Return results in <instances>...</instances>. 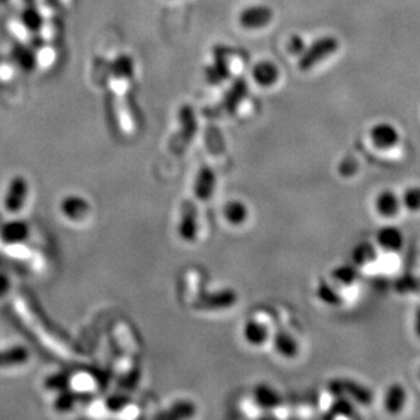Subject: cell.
<instances>
[{
	"label": "cell",
	"mask_w": 420,
	"mask_h": 420,
	"mask_svg": "<svg viewBox=\"0 0 420 420\" xmlns=\"http://www.w3.org/2000/svg\"><path fill=\"white\" fill-rule=\"evenodd\" d=\"M340 44L336 37L324 36L317 39L313 44L305 48V51L299 55L298 68L302 71H309L315 65L322 63V60L328 59L334 53H336Z\"/></svg>",
	"instance_id": "6da1fadb"
},
{
	"label": "cell",
	"mask_w": 420,
	"mask_h": 420,
	"mask_svg": "<svg viewBox=\"0 0 420 420\" xmlns=\"http://www.w3.org/2000/svg\"><path fill=\"white\" fill-rule=\"evenodd\" d=\"M369 139L379 151H389L399 146L401 135L395 124L389 122H379L370 128Z\"/></svg>",
	"instance_id": "7a4b0ae2"
},
{
	"label": "cell",
	"mask_w": 420,
	"mask_h": 420,
	"mask_svg": "<svg viewBox=\"0 0 420 420\" xmlns=\"http://www.w3.org/2000/svg\"><path fill=\"white\" fill-rule=\"evenodd\" d=\"M373 210L383 221L396 219L402 211L400 193L389 188L379 190L373 199Z\"/></svg>",
	"instance_id": "3957f363"
},
{
	"label": "cell",
	"mask_w": 420,
	"mask_h": 420,
	"mask_svg": "<svg viewBox=\"0 0 420 420\" xmlns=\"http://www.w3.org/2000/svg\"><path fill=\"white\" fill-rule=\"evenodd\" d=\"M271 336V328L258 318H248L241 327V337L244 343L252 348H261L267 346Z\"/></svg>",
	"instance_id": "277c9868"
},
{
	"label": "cell",
	"mask_w": 420,
	"mask_h": 420,
	"mask_svg": "<svg viewBox=\"0 0 420 420\" xmlns=\"http://www.w3.org/2000/svg\"><path fill=\"white\" fill-rule=\"evenodd\" d=\"M273 20V8L265 4H254L245 7L238 15L239 26H242L247 30L263 29L268 26Z\"/></svg>",
	"instance_id": "5b68a950"
},
{
	"label": "cell",
	"mask_w": 420,
	"mask_h": 420,
	"mask_svg": "<svg viewBox=\"0 0 420 420\" xmlns=\"http://www.w3.org/2000/svg\"><path fill=\"white\" fill-rule=\"evenodd\" d=\"M408 402V392L401 382L389 383L382 395V408L389 416H399Z\"/></svg>",
	"instance_id": "8992f818"
},
{
	"label": "cell",
	"mask_w": 420,
	"mask_h": 420,
	"mask_svg": "<svg viewBox=\"0 0 420 420\" xmlns=\"http://www.w3.org/2000/svg\"><path fill=\"white\" fill-rule=\"evenodd\" d=\"M29 196V183L23 176H14L7 187L6 195H4V209L15 214L25 207V203Z\"/></svg>",
	"instance_id": "52a82bcc"
},
{
	"label": "cell",
	"mask_w": 420,
	"mask_h": 420,
	"mask_svg": "<svg viewBox=\"0 0 420 420\" xmlns=\"http://www.w3.org/2000/svg\"><path fill=\"white\" fill-rule=\"evenodd\" d=\"M405 235L396 225H383L376 232V247L386 253H399L404 249Z\"/></svg>",
	"instance_id": "ba28073f"
},
{
	"label": "cell",
	"mask_w": 420,
	"mask_h": 420,
	"mask_svg": "<svg viewBox=\"0 0 420 420\" xmlns=\"http://www.w3.org/2000/svg\"><path fill=\"white\" fill-rule=\"evenodd\" d=\"M270 343L276 355L284 360H294L301 354V344L290 331L286 329L276 331L273 334Z\"/></svg>",
	"instance_id": "9c48e42d"
},
{
	"label": "cell",
	"mask_w": 420,
	"mask_h": 420,
	"mask_svg": "<svg viewBox=\"0 0 420 420\" xmlns=\"http://www.w3.org/2000/svg\"><path fill=\"white\" fill-rule=\"evenodd\" d=\"M177 235L185 244H192L199 237V218L195 206L185 204L177 223Z\"/></svg>",
	"instance_id": "30bf717a"
},
{
	"label": "cell",
	"mask_w": 420,
	"mask_h": 420,
	"mask_svg": "<svg viewBox=\"0 0 420 420\" xmlns=\"http://www.w3.org/2000/svg\"><path fill=\"white\" fill-rule=\"evenodd\" d=\"M254 404L263 411H275L283 402L280 392L268 382H258L252 391Z\"/></svg>",
	"instance_id": "8fae6325"
},
{
	"label": "cell",
	"mask_w": 420,
	"mask_h": 420,
	"mask_svg": "<svg viewBox=\"0 0 420 420\" xmlns=\"http://www.w3.org/2000/svg\"><path fill=\"white\" fill-rule=\"evenodd\" d=\"M251 216L249 206L241 199H230L222 207V218L231 228L244 226Z\"/></svg>",
	"instance_id": "7c38bea8"
},
{
	"label": "cell",
	"mask_w": 420,
	"mask_h": 420,
	"mask_svg": "<svg viewBox=\"0 0 420 420\" xmlns=\"http://www.w3.org/2000/svg\"><path fill=\"white\" fill-rule=\"evenodd\" d=\"M90 203L81 195H68L60 202V211L64 216L72 222L84 221L90 214Z\"/></svg>",
	"instance_id": "4fadbf2b"
},
{
	"label": "cell",
	"mask_w": 420,
	"mask_h": 420,
	"mask_svg": "<svg viewBox=\"0 0 420 420\" xmlns=\"http://www.w3.org/2000/svg\"><path fill=\"white\" fill-rule=\"evenodd\" d=\"M216 190V174L209 166H203L195 177L193 193L195 197L200 202L210 200Z\"/></svg>",
	"instance_id": "5bb4252c"
},
{
	"label": "cell",
	"mask_w": 420,
	"mask_h": 420,
	"mask_svg": "<svg viewBox=\"0 0 420 420\" xmlns=\"http://www.w3.org/2000/svg\"><path fill=\"white\" fill-rule=\"evenodd\" d=\"M30 235V226L22 219H14L4 223L0 229V238L7 245H17L25 242Z\"/></svg>",
	"instance_id": "9a60e30c"
},
{
	"label": "cell",
	"mask_w": 420,
	"mask_h": 420,
	"mask_svg": "<svg viewBox=\"0 0 420 420\" xmlns=\"http://www.w3.org/2000/svg\"><path fill=\"white\" fill-rule=\"evenodd\" d=\"M280 72L271 60H261L252 68L253 81L260 87H273L279 81Z\"/></svg>",
	"instance_id": "2e32d148"
},
{
	"label": "cell",
	"mask_w": 420,
	"mask_h": 420,
	"mask_svg": "<svg viewBox=\"0 0 420 420\" xmlns=\"http://www.w3.org/2000/svg\"><path fill=\"white\" fill-rule=\"evenodd\" d=\"M315 296L321 303L331 308H337L343 303V295L332 280H320L315 286Z\"/></svg>",
	"instance_id": "e0dca14e"
},
{
	"label": "cell",
	"mask_w": 420,
	"mask_h": 420,
	"mask_svg": "<svg viewBox=\"0 0 420 420\" xmlns=\"http://www.w3.org/2000/svg\"><path fill=\"white\" fill-rule=\"evenodd\" d=\"M30 351L25 346H14L0 351V369H11L27 363Z\"/></svg>",
	"instance_id": "ac0fdd59"
},
{
	"label": "cell",
	"mask_w": 420,
	"mask_h": 420,
	"mask_svg": "<svg viewBox=\"0 0 420 420\" xmlns=\"http://www.w3.org/2000/svg\"><path fill=\"white\" fill-rule=\"evenodd\" d=\"M196 415V405L190 400H178L173 402L168 409L159 414V419H190Z\"/></svg>",
	"instance_id": "d6986e66"
},
{
	"label": "cell",
	"mask_w": 420,
	"mask_h": 420,
	"mask_svg": "<svg viewBox=\"0 0 420 420\" xmlns=\"http://www.w3.org/2000/svg\"><path fill=\"white\" fill-rule=\"evenodd\" d=\"M357 279V267L355 264H343L336 267L331 273V280L339 287H348Z\"/></svg>",
	"instance_id": "ffe728a7"
},
{
	"label": "cell",
	"mask_w": 420,
	"mask_h": 420,
	"mask_svg": "<svg viewBox=\"0 0 420 420\" xmlns=\"http://www.w3.org/2000/svg\"><path fill=\"white\" fill-rule=\"evenodd\" d=\"M377 252L379 248L376 247V244H359L353 251V261L357 268L369 265L377 258Z\"/></svg>",
	"instance_id": "44dd1931"
},
{
	"label": "cell",
	"mask_w": 420,
	"mask_h": 420,
	"mask_svg": "<svg viewBox=\"0 0 420 420\" xmlns=\"http://www.w3.org/2000/svg\"><path fill=\"white\" fill-rule=\"evenodd\" d=\"M402 210L418 214L420 212V185H409L400 193Z\"/></svg>",
	"instance_id": "7402d4cb"
},
{
	"label": "cell",
	"mask_w": 420,
	"mask_h": 420,
	"mask_svg": "<svg viewBox=\"0 0 420 420\" xmlns=\"http://www.w3.org/2000/svg\"><path fill=\"white\" fill-rule=\"evenodd\" d=\"M81 401V395L71 392L70 388L65 389L63 392H59L58 399L53 402V408L58 412H70L75 408V405Z\"/></svg>",
	"instance_id": "603a6c76"
},
{
	"label": "cell",
	"mask_w": 420,
	"mask_h": 420,
	"mask_svg": "<svg viewBox=\"0 0 420 420\" xmlns=\"http://www.w3.org/2000/svg\"><path fill=\"white\" fill-rule=\"evenodd\" d=\"M44 385L48 391H53V392L59 393V392H63V391L70 388L71 376L64 373V372H59V373L48 376L46 379L44 381Z\"/></svg>",
	"instance_id": "cb8c5ba5"
},
{
	"label": "cell",
	"mask_w": 420,
	"mask_h": 420,
	"mask_svg": "<svg viewBox=\"0 0 420 420\" xmlns=\"http://www.w3.org/2000/svg\"><path fill=\"white\" fill-rule=\"evenodd\" d=\"M131 399L124 395H112L109 396L105 401L106 408L112 412H119L123 408H126V405L129 404Z\"/></svg>",
	"instance_id": "d4e9b609"
},
{
	"label": "cell",
	"mask_w": 420,
	"mask_h": 420,
	"mask_svg": "<svg viewBox=\"0 0 420 420\" xmlns=\"http://www.w3.org/2000/svg\"><path fill=\"white\" fill-rule=\"evenodd\" d=\"M305 48H306V46H305V44H303V39H301L299 36L291 37L290 41H289V46H287L289 52L293 53V55H296V56H299V55L305 51Z\"/></svg>",
	"instance_id": "484cf974"
},
{
	"label": "cell",
	"mask_w": 420,
	"mask_h": 420,
	"mask_svg": "<svg viewBox=\"0 0 420 420\" xmlns=\"http://www.w3.org/2000/svg\"><path fill=\"white\" fill-rule=\"evenodd\" d=\"M11 289V279L7 273H0V298L10 293Z\"/></svg>",
	"instance_id": "4316f807"
},
{
	"label": "cell",
	"mask_w": 420,
	"mask_h": 420,
	"mask_svg": "<svg viewBox=\"0 0 420 420\" xmlns=\"http://www.w3.org/2000/svg\"><path fill=\"white\" fill-rule=\"evenodd\" d=\"M412 332L415 337L420 340V305L415 309L412 317Z\"/></svg>",
	"instance_id": "83f0119b"
},
{
	"label": "cell",
	"mask_w": 420,
	"mask_h": 420,
	"mask_svg": "<svg viewBox=\"0 0 420 420\" xmlns=\"http://www.w3.org/2000/svg\"><path fill=\"white\" fill-rule=\"evenodd\" d=\"M416 379H418V381L420 382V365L419 367H418V370H416Z\"/></svg>",
	"instance_id": "f1b7e54d"
}]
</instances>
